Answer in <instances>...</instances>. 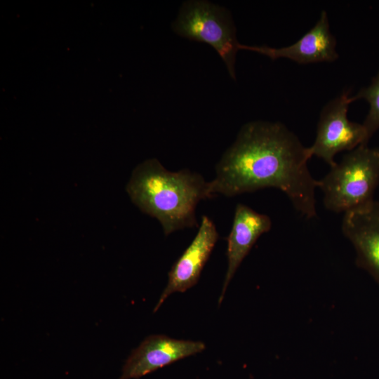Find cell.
<instances>
[{"label": "cell", "mask_w": 379, "mask_h": 379, "mask_svg": "<svg viewBox=\"0 0 379 379\" xmlns=\"http://www.w3.org/2000/svg\"><path fill=\"white\" fill-rule=\"evenodd\" d=\"M378 183L379 147L361 145L331 166L318 187L327 210L345 213L373 200Z\"/></svg>", "instance_id": "obj_3"}, {"label": "cell", "mask_w": 379, "mask_h": 379, "mask_svg": "<svg viewBox=\"0 0 379 379\" xmlns=\"http://www.w3.org/2000/svg\"><path fill=\"white\" fill-rule=\"evenodd\" d=\"M309 148L280 122L255 121L241 128L210 182L211 192L231 197L267 187L281 190L306 219L317 217Z\"/></svg>", "instance_id": "obj_1"}, {"label": "cell", "mask_w": 379, "mask_h": 379, "mask_svg": "<svg viewBox=\"0 0 379 379\" xmlns=\"http://www.w3.org/2000/svg\"><path fill=\"white\" fill-rule=\"evenodd\" d=\"M199 341L177 340L163 335L146 338L127 359L119 379H138L187 357L204 351Z\"/></svg>", "instance_id": "obj_7"}, {"label": "cell", "mask_w": 379, "mask_h": 379, "mask_svg": "<svg viewBox=\"0 0 379 379\" xmlns=\"http://www.w3.org/2000/svg\"><path fill=\"white\" fill-rule=\"evenodd\" d=\"M218 239L215 225L207 215H203L195 237L168 272V284L154 312L171 294L185 292L197 283Z\"/></svg>", "instance_id": "obj_8"}, {"label": "cell", "mask_w": 379, "mask_h": 379, "mask_svg": "<svg viewBox=\"0 0 379 379\" xmlns=\"http://www.w3.org/2000/svg\"><path fill=\"white\" fill-rule=\"evenodd\" d=\"M352 102L349 92H343L329 101L320 113L315 140L308 148L312 157L322 159L330 166L335 164V154L368 145L370 140L362 124L347 118L348 107Z\"/></svg>", "instance_id": "obj_5"}, {"label": "cell", "mask_w": 379, "mask_h": 379, "mask_svg": "<svg viewBox=\"0 0 379 379\" xmlns=\"http://www.w3.org/2000/svg\"><path fill=\"white\" fill-rule=\"evenodd\" d=\"M239 49L255 51L272 60L287 58L299 64L332 62L338 59L336 40L330 30L327 13L322 11L314 26L294 44L281 48L239 45Z\"/></svg>", "instance_id": "obj_9"}, {"label": "cell", "mask_w": 379, "mask_h": 379, "mask_svg": "<svg viewBox=\"0 0 379 379\" xmlns=\"http://www.w3.org/2000/svg\"><path fill=\"white\" fill-rule=\"evenodd\" d=\"M272 227L270 218L259 213L246 205L238 204L235 208L232 225L227 238V269L220 296L223 300L229 283L244 258L258 239Z\"/></svg>", "instance_id": "obj_10"}, {"label": "cell", "mask_w": 379, "mask_h": 379, "mask_svg": "<svg viewBox=\"0 0 379 379\" xmlns=\"http://www.w3.org/2000/svg\"><path fill=\"white\" fill-rule=\"evenodd\" d=\"M341 230L355 250L357 265L379 284V201L345 212Z\"/></svg>", "instance_id": "obj_6"}, {"label": "cell", "mask_w": 379, "mask_h": 379, "mask_svg": "<svg viewBox=\"0 0 379 379\" xmlns=\"http://www.w3.org/2000/svg\"><path fill=\"white\" fill-rule=\"evenodd\" d=\"M126 190L142 212L159 222L166 236L197 227L198 203L213 197L210 182L201 174L188 169L170 171L156 159L134 168Z\"/></svg>", "instance_id": "obj_2"}, {"label": "cell", "mask_w": 379, "mask_h": 379, "mask_svg": "<svg viewBox=\"0 0 379 379\" xmlns=\"http://www.w3.org/2000/svg\"><path fill=\"white\" fill-rule=\"evenodd\" d=\"M173 29L181 36L211 46L235 79V60L240 44L229 12L207 1H189L180 9Z\"/></svg>", "instance_id": "obj_4"}, {"label": "cell", "mask_w": 379, "mask_h": 379, "mask_svg": "<svg viewBox=\"0 0 379 379\" xmlns=\"http://www.w3.org/2000/svg\"><path fill=\"white\" fill-rule=\"evenodd\" d=\"M353 101L364 99L370 106L368 113L363 122L369 139L379 128V72L373 79L371 84L362 88L354 96Z\"/></svg>", "instance_id": "obj_11"}]
</instances>
